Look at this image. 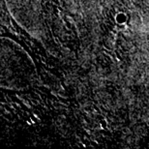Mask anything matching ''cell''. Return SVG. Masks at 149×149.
I'll return each instance as SVG.
<instances>
[]
</instances>
